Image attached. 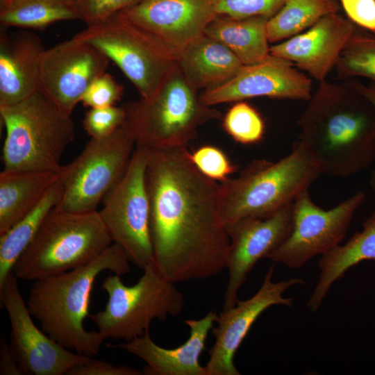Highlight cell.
Masks as SVG:
<instances>
[{
	"mask_svg": "<svg viewBox=\"0 0 375 375\" xmlns=\"http://www.w3.org/2000/svg\"><path fill=\"white\" fill-rule=\"evenodd\" d=\"M192 162L205 176L220 183L228 180L237 166L219 148L212 145H203L190 153Z\"/></svg>",
	"mask_w": 375,
	"mask_h": 375,
	"instance_id": "obj_31",
	"label": "cell"
},
{
	"mask_svg": "<svg viewBox=\"0 0 375 375\" xmlns=\"http://www.w3.org/2000/svg\"><path fill=\"white\" fill-rule=\"evenodd\" d=\"M177 64L197 92L223 85L244 65L228 48L204 33L183 49Z\"/></svg>",
	"mask_w": 375,
	"mask_h": 375,
	"instance_id": "obj_22",
	"label": "cell"
},
{
	"mask_svg": "<svg viewBox=\"0 0 375 375\" xmlns=\"http://www.w3.org/2000/svg\"><path fill=\"white\" fill-rule=\"evenodd\" d=\"M125 123L122 106H110L90 108L83 121V128L91 138L100 139L112 134Z\"/></svg>",
	"mask_w": 375,
	"mask_h": 375,
	"instance_id": "obj_33",
	"label": "cell"
},
{
	"mask_svg": "<svg viewBox=\"0 0 375 375\" xmlns=\"http://www.w3.org/2000/svg\"><path fill=\"white\" fill-rule=\"evenodd\" d=\"M293 202L265 218L246 217L225 224L230 239L223 310L238 301V292L257 262L283 244L293 228Z\"/></svg>",
	"mask_w": 375,
	"mask_h": 375,
	"instance_id": "obj_16",
	"label": "cell"
},
{
	"mask_svg": "<svg viewBox=\"0 0 375 375\" xmlns=\"http://www.w3.org/2000/svg\"><path fill=\"white\" fill-rule=\"evenodd\" d=\"M45 48L34 33L0 34V107L18 103L38 90L40 58Z\"/></svg>",
	"mask_w": 375,
	"mask_h": 375,
	"instance_id": "obj_21",
	"label": "cell"
},
{
	"mask_svg": "<svg viewBox=\"0 0 375 375\" xmlns=\"http://www.w3.org/2000/svg\"><path fill=\"white\" fill-rule=\"evenodd\" d=\"M148 149L137 144L128 167L98 210L112 240L141 269L153 262L150 203L146 186Z\"/></svg>",
	"mask_w": 375,
	"mask_h": 375,
	"instance_id": "obj_11",
	"label": "cell"
},
{
	"mask_svg": "<svg viewBox=\"0 0 375 375\" xmlns=\"http://www.w3.org/2000/svg\"><path fill=\"white\" fill-rule=\"evenodd\" d=\"M112 243L98 210L77 212L56 207L12 272L17 279L35 281L83 266Z\"/></svg>",
	"mask_w": 375,
	"mask_h": 375,
	"instance_id": "obj_7",
	"label": "cell"
},
{
	"mask_svg": "<svg viewBox=\"0 0 375 375\" xmlns=\"http://www.w3.org/2000/svg\"><path fill=\"white\" fill-rule=\"evenodd\" d=\"M74 37L112 61L144 99L156 92L181 55L117 13Z\"/></svg>",
	"mask_w": 375,
	"mask_h": 375,
	"instance_id": "obj_9",
	"label": "cell"
},
{
	"mask_svg": "<svg viewBox=\"0 0 375 375\" xmlns=\"http://www.w3.org/2000/svg\"><path fill=\"white\" fill-rule=\"evenodd\" d=\"M269 18H233L218 15L203 33L228 48L244 65L257 63L269 54L267 24Z\"/></svg>",
	"mask_w": 375,
	"mask_h": 375,
	"instance_id": "obj_25",
	"label": "cell"
},
{
	"mask_svg": "<svg viewBox=\"0 0 375 375\" xmlns=\"http://www.w3.org/2000/svg\"><path fill=\"white\" fill-rule=\"evenodd\" d=\"M79 19L74 0H3L0 22L3 27L44 30L65 20Z\"/></svg>",
	"mask_w": 375,
	"mask_h": 375,
	"instance_id": "obj_27",
	"label": "cell"
},
{
	"mask_svg": "<svg viewBox=\"0 0 375 375\" xmlns=\"http://www.w3.org/2000/svg\"><path fill=\"white\" fill-rule=\"evenodd\" d=\"M117 14L180 53L217 16L211 0H139Z\"/></svg>",
	"mask_w": 375,
	"mask_h": 375,
	"instance_id": "obj_18",
	"label": "cell"
},
{
	"mask_svg": "<svg viewBox=\"0 0 375 375\" xmlns=\"http://www.w3.org/2000/svg\"><path fill=\"white\" fill-rule=\"evenodd\" d=\"M58 179L59 172L3 169L0 173V235L32 210Z\"/></svg>",
	"mask_w": 375,
	"mask_h": 375,
	"instance_id": "obj_24",
	"label": "cell"
},
{
	"mask_svg": "<svg viewBox=\"0 0 375 375\" xmlns=\"http://www.w3.org/2000/svg\"><path fill=\"white\" fill-rule=\"evenodd\" d=\"M297 120L298 141L321 174L347 178L375 161V108L345 83L319 82Z\"/></svg>",
	"mask_w": 375,
	"mask_h": 375,
	"instance_id": "obj_2",
	"label": "cell"
},
{
	"mask_svg": "<svg viewBox=\"0 0 375 375\" xmlns=\"http://www.w3.org/2000/svg\"><path fill=\"white\" fill-rule=\"evenodd\" d=\"M218 315L210 311L200 319H185L190 328L188 340L174 349L163 348L151 339L149 330L131 341L111 347L122 349L146 362L143 374L147 375H207L199 358L206 349V342Z\"/></svg>",
	"mask_w": 375,
	"mask_h": 375,
	"instance_id": "obj_20",
	"label": "cell"
},
{
	"mask_svg": "<svg viewBox=\"0 0 375 375\" xmlns=\"http://www.w3.org/2000/svg\"><path fill=\"white\" fill-rule=\"evenodd\" d=\"M274 268L271 266L259 290L251 298L238 300L233 307L218 315L216 327L212 329L215 342L209 351V359L205 366L207 375H239L234 364L236 351L258 317L272 306L292 307L293 299L283 297L290 288L303 285L300 278L274 282Z\"/></svg>",
	"mask_w": 375,
	"mask_h": 375,
	"instance_id": "obj_15",
	"label": "cell"
},
{
	"mask_svg": "<svg viewBox=\"0 0 375 375\" xmlns=\"http://www.w3.org/2000/svg\"><path fill=\"white\" fill-rule=\"evenodd\" d=\"M110 61L94 47L73 37L42 53L38 90L71 116L91 83L106 72Z\"/></svg>",
	"mask_w": 375,
	"mask_h": 375,
	"instance_id": "obj_14",
	"label": "cell"
},
{
	"mask_svg": "<svg viewBox=\"0 0 375 375\" xmlns=\"http://www.w3.org/2000/svg\"><path fill=\"white\" fill-rule=\"evenodd\" d=\"M339 0H285L282 8L267 24L269 42H279L296 35L323 17L337 13Z\"/></svg>",
	"mask_w": 375,
	"mask_h": 375,
	"instance_id": "obj_28",
	"label": "cell"
},
{
	"mask_svg": "<svg viewBox=\"0 0 375 375\" xmlns=\"http://www.w3.org/2000/svg\"><path fill=\"white\" fill-rule=\"evenodd\" d=\"M356 26L342 15H328L307 30L270 47L269 53L290 61L319 81L326 80Z\"/></svg>",
	"mask_w": 375,
	"mask_h": 375,
	"instance_id": "obj_19",
	"label": "cell"
},
{
	"mask_svg": "<svg viewBox=\"0 0 375 375\" xmlns=\"http://www.w3.org/2000/svg\"><path fill=\"white\" fill-rule=\"evenodd\" d=\"M222 126L233 140L244 145L260 142L265 133V124L260 113L244 101L235 102L228 110Z\"/></svg>",
	"mask_w": 375,
	"mask_h": 375,
	"instance_id": "obj_30",
	"label": "cell"
},
{
	"mask_svg": "<svg viewBox=\"0 0 375 375\" xmlns=\"http://www.w3.org/2000/svg\"><path fill=\"white\" fill-rule=\"evenodd\" d=\"M218 15L233 18L263 16L271 18L285 0H211Z\"/></svg>",
	"mask_w": 375,
	"mask_h": 375,
	"instance_id": "obj_32",
	"label": "cell"
},
{
	"mask_svg": "<svg viewBox=\"0 0 375 375\" xmlns=\"http://www.w3.org/2000/svg\"><path fill=\"white\" fill-rule=\"evenodd\" d=\"M62 194V188L58 179L32 210L0 235V285L33 241L47 215L58 206Z\"/></svg>",
	"mask_w": 375,
	"mask_h": 375,
	"instance_id": "obj_26",
	"label": "cell"
},
{
	"mask_svg": "<svg viewBox=\"0 0 375 375\" xmlns=\"http://www.w3.org/2000/svg\"><path fill=\"white\" fill-rule=\"evenodd\" d=\"M335 69L342 78L364 77L375 84V35L355 32L341 53Z\"/></svg>",
	"mask_w": 375,
	"mask_h": 375,
	"instance_id": "obj_29",
	"label": "cell"
},
{
	"mask_svg": "<svg viewBox=\"0 0 375 375\" xmlns=\"http://www.w3.org/2000/svg\"><path fill=\"white\" fill-rule=\"evenodd\" d=\"M131 286L116 274L106 277L102 290L108 294L105 308L89 315L103 338L126 342L143 335L153 319L165 320L183 310V294L165 278L154 262L147 265Z\"/></svg>",
	"mask_w": 375,
	"mask_h": 375,
	"instance_id": "obj_8",
	"label": "cell"
},
{
	"mask_svg": "<svg viewBox=\"0 0 375 375\" xmlns=\"http://www.w3.org/2000/svg\"><path fill=\"white\" fill-rule=\"evenodd\" d=\"M372 260L375 261V211L364 222L362 231L356 232L344 244H338L322 256L318 262L319 279L307 302L308 310L317 311L331 287L349 269Z\"/></svg>",
	"mask_w": 375,
	"mask_h": 375,
	"instance_id": "obj_23",
	"label": "cell"
},
{
	"mask_svg": "<svg viewBox=\"0 0 375 375\" xmlns=\"http://www.w3.org/2000/svg\"><path fill=\"white\" fill-rule=\"evenodd\" d=\"M139 0H74L79 19L87 26L99 23Z\"/></svg>",
	"mask_w": 375,
	"mask_h": 375,
	"instance_id": "obj_35",
	"label": "cell"
},
{
	"mask_svg": "<svg viewBox=\"0 0 375 375\" xmlns=\"http://www.w3.org/2000/svg\"><path fill=\"white\" fill-rule=\"evenodd\" d=\"M6 128L3 169L59 172L61 157L75 136L70 115L39 90L12 105L0 107Z\"/></svg>",
	"mask_w": 375,
	"mask_h": 375,
	"instance_id": "obj_5",
	"label": "cell"
},
{
	"mask_svg": "<svg viewBox=\"0 0 375 375\" xmlns=\"http://www.w3.org/2000/svg\"><path fill=\"white\" fill-rule=\"evenodd\" d=\"M148 149L153 262L172 283L204 279L227 267L230 239L217 181L192 162L188 147Z\"/></svg>",
	"mask_w": 375,
	"mask_h": 375,
	"instance_id": "obj_1",
	"label": "cell"
},
{
	"mask_svg": "<svg viewBox=\"0 0 375 375\" xmlns=\"http://www.w3.org/2000/svg\"><path fill=\"white\" fill-rule=\"evenodd\" d=\"M365 194L359 191L325 210L313 202L308 190L293 202V228L290 236L266 258L292 269H299L314 257L323 255L344 238Z\"/></svg>",
	"mask_w": 375,
	"mask_h": 375,
	"instance_id": "obj_12",
	"label": "cell"
},
{
	"mask_svg": "<svg viewBox=\"0 0 375 375\" xmlns=\"http://www.w3.org/2000/svg\"><path fill=\"white\" fill-rule=\"evenodd\" d=\"M0 374H24L11 345L8 344L5 336L0 340Z\"/></svg>",
	"mask_w": 375,
	"mask_h": 375,
	"instance_id": "obj_38",
	"label": "cell"
},
{
	"mask_svg": "<svg viewBox=\"0 0 375 375\" xmlns=\"http://www.w3.org/2000/svg\"><path fill=\"white\" fill-rule=\"evenodd\" d=\"M122 94V86L112 76L105 72L91 83L81 102L90 108L115 106Z\"/></svg>",
	"mask_w": 375,
	"mask_h": 375,
	"instance_id": "obj_34",
	"label": "cell"
},
{
	"mask_svg": "<svg viewBox=\"0 0 375 375\" xmlns=\"http://www.w3.org/2000/svg\"><path fill=\"white\" fill-rule=\"evenodd\" d=\"M321 174L298 141L277 162L252 160L236 178L219 183V205L224 224L246 217L267 218L294 201Z\"/></svg>",
	"mask_w": 375,
	"mask_h": 375,
	"instance_id": "obj_4",
	"label": "cell"
},
{
	"mask_svg": "<svg viewBox=\"0 0 375 375\" xmlns=\"http://www.w3.org/2000/svg\"><path fill=\"white\" fill-rule=\"evenodd\" d=\"M347 18L375 35V0H339Z\"/></svg>",
	"mask_w": 375,
	"mask_h": 375,
	"instance_id": "obj_36",
	"label": "cell"
},
{
	"mask_svg": "<svg viewBox=\"0 0 375 375\" xmlns=\"http://www.w3.org/2000/svg\"><path fill=\"white\" fill-rule=\"evenodd\" d=\"M122 107L124 125L136 145L150 149L188 147L201 126L221 117L219 110L200 102L178 64L151 97Z\"/></svg>",
	"mask_w": 375,
	"mask_h": 375,
	"instance_id": "obj_6",
	"label": "cell"
},
{
	"mask_svg": "<svg viewBox=\"0 0 375 375\" xmlns=\"http://www.w3.org/2000/svg\"><path fill=\"white\" fill-rule=\"evenodd\" d=\"M135 147L124 124L107 137L91 138L75 159L61 166L62 194L56 208L77 212L97 211L126 172Z\"/></svg>",
	"mask_w": 375,
	"mask_h": 375,
	"instance_id": "obj_10",
	"label": "cell"
},
{
	"mask_svg": "<svg viewBox=\"0 0 375 375\" xmlns=\"http://www.w3.org/2000/svg\"><path fill=\"white\" fill-rule=\"evenodd\" d=\"M344 82L347 85L367 99L375 108V84L365 85L355 79H348ZM369 184L375 195V169L372 173Z\"/></svg>",
	"mask_w": 375,
	"mask_h": 375,
	"instance_id": "obj_39",
	"label": "cell"
},
{
	"mask_svg": "<svg viewBox=\"0 0 375 375\" xmlns=\"http://www.w3.org/2000/svg\"><path fill=\"white\" fill-rule=\"evenodd\" d=\"M3 1V0H0V1Z\"/></svg>",
	"mask_w": 375,
	"mask_h": 375,
	"instance_id": "obj_40",
	"label": "cell"
},
{
	"mask_svg": "<svg viewBox=\"0 0 375 375\" xmlns=\"http://www.w3.org/2000/svg\"><path fill=\"white\" fill-rule=\"evenodd\" d=\"M11 271L0 285V301L11 325V347L24 374L62 375L89 357L74 353L51 338L32 320Z\"/></svg>",
	"mask_w": 375,
	"mask_h": 375,
	"instance_id": "obj_13",
	"label": "cell"
},
{
	"mask_svg": "<svg viewBox=\"0 0 375 375\" xmlns=\"http://www.w3.org/2000/svg\"><path fill=\"white\" fill-rule=\"evenodd\" d=\"M129 262L122 248L112 243L83 266L35 280L27 300L28 311L59 344L93 357L104 340L98 331H88L83 326L94 283L105 270L119 276L128 273Z\"/></svg>",
	"mask_w": 375,
	"mask_h": 375,
	"instance_id": "obj_3",
	"label": "cell"
},
{
	"mask_svg": "<svg viewBox=\"0 0 375 375\" xmlns=\"http://www.w3.org/2000/svg\"><path fill=\"white\" fill-rule=\"evenodd\" d=\"M312 90L310 77L290 61L269 53L257 63L243 65L229 81L203 91L199 97L207 106L260 97L308 101Z\"/></svg>",
	"mask_w": 375,
	"mask_h": 375,
	"instance_id": "obj_17",
	"label": "cell"
},
{
	"mask_svg": "<svg viewBox=\"0 0 375 375\" xmlns=\"http://www.w3.org/2000/svg\"><path fill=\"white\" fill-rule=\"evenodd\" d=\"M67 375H141L143 372L135 368L94 359L89 357L85 361L71 368Z\"/></svg>",
	"mask_w": 375,
	"mask_h": 375,
	"instance_id": "obj_37",
	"label": "cell"
}]
</instances>
